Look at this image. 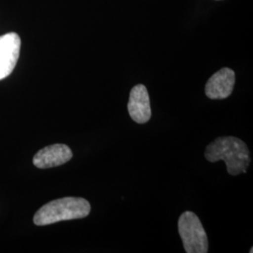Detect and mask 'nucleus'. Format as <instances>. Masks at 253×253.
I'll list each match as a JSON object with an SVG mask.
<instances>
[{
    "mask_svg": "<svg viewBox=\"0 0 253 253\" xmlns=\"http://www.w3.org/2000/svg\"><path fill=\"white\" fill-rule=\"evenodd\" d=\"M205 157L210 163L223 161L227 172L231 175L247 172L251 163L250 150L244 142L234 136H223L215 139L207 146Z\"/></svg>",
    "mask_w": 253,
    "mask_h": 253,
    "instance_id": "nucleus-1",
    "label": "nucleus"
},
{
    "mask_svg": "<svg viewBox=\"0 0 253 253\" xmlns=\"http://www.w3.org/2000/svg\"><path fill=\"white\" fill-rule=\"evenodd\" d=\"M91 207L87 200L80 197H65L47 203L40 208L34 216V223L43 226L63 220H72L87 217Z\"/></svg>",
    "mask_w": 253,
    "mask_h": 253,
    "instance_id": "nucleus-2",
    "label": "nucleus"
},
{
    "mask_svg": "<svg viewBox=\"0 0 253 253\" xmlns=\"http://www.w3.org/2000/svg\"><path fill=\"white\" fill-rule=\"evenodd\" d=\"M178 232L186 253H208V235L199 217L193 212L186 211L181 215Z\"/></svg>",
    "mask_w": 253,
    "mask_h": 253,
    "instance_id": "nucleus-3",
    "label": "nucleus"
},
{
    "mask_svg": "<svg viewBox=\"0 0 253 253\" xmlns=\"http://www.w3.org/2000/svg\"><path fill=\"white\" fill-rule=\"evenodd\" d=\"M21 48L18 34L11 32L0 36V80L8 77L14 70Z\"/></svg>",
    "mask_w": 253,
    "mask_h": 253,
    "instance_id": "nucleus-4",
    "label": "nucleus"
},
{
    "mask_svg": "<svg viewBox=\"0 0 253 253\" xmlns=\"http://www.w3.org/2000/svg\"><path fill=\"white\" fill-rule=\"evenodd\" d=\"M235 84V72L222 68L209 78L206 84V95L211 100H224L232 94Z\"/></svg>",
    "mask_w": 253,
    "mask_h": 253,
    "instance_id": "nucleus-5",
    "label": "nucleus"
},
{
    "mask_svg": "<svg viewBox=\"0 0 253 253\" xmlns=\"http://www.w3.org/2000/svg\"><path fill=\"white\" fill-rule=\"evenodd\" d=\"M72 158L73 151L68 145L54 144L38 151L33 158V164L40 169L53 168L70 162Z\"/></svg>",
    "mask_w": 253,
    "mask_h": 253,
    "instance_id": "nucleus-6",
    "label": "nucleus"
},
{
    "mask_svg": "<svg viewBox=\"0 0 253 253\" xmlns=\"http://www.w3.org/2000/svg\"><path fill=\"white\" fill-rule=\"evenodd\" d=\"M127 111L132 118L139 124H145L151 118V106L149 94L144 84H136L129 94Z\"/></svg>",
    "mask_w": 253,
    "mask_h": 253,
    "instance_id": "nucleus-7",
    "label": "nucleus"
}]
</instances>
